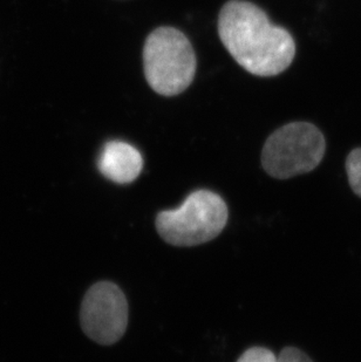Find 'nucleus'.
Masks as SVG:
<instances>
[{
  "label": "nucleus",
  "mask_w": 361,
  "mask_h": 362,
  "mask_svg": "<svg viewBox=\"0 0 361 362\" xmlns=\"http://www.w3.org/2000/svg\"><path fill=\"white\" fill-rule=\"evenodd\" d=\"M326 151V141L317 127L291 122L280 127L266 140L262 165L276 180H289L314 170Z\"/></svg>",
  "instance_id": "20e7f679"
},
{
  "label": "nucleus",
  "mask_w": 361,
  "mask_h": 362,
  "mask_svg": "<svg viewBox=\"0 0 361 362\" xmlns=\"http://www.w3.org/2000/svg\"><path fill=\"white\" fill-rule=\"evenodd\" d=\"M237 362H278V356L271 349L255 346L246 349Z\"/></svg>",
  "instance_id": "6e6552de"
},
{
  "label": "nucleus",
  "mask_w": 361,
  "mask_h": 362,
  "mask_svg": "<svg viewBox=\"0 0 361 362\" xmlns=\"http://www.w3.org/2000/svg\"><path fill=\"white\" fill-rule=\"evenodd\" d=\"M98 168L105 177L118 185H130L140 176L144 158L132 144L109 141L103 146Z\"/></svg>",
  "instance_id": "423d86ee"
},
{
  "label": "nucleus",
  "mask_w": 361,
  "mask_h": 362,
  "mask_svg": "<svg viewBox=\"0 0 361 362\" xmlns=\"http://www.w3.org/2000/svg\"><path fill=\"white\" fill-rule=\"evenodd\" d=\"M218 35L232 58L246 72L275 76L292 64L296 44L285 28L271 24L255 4L230 0L218 16Z\"/></svg>",
  "instance_id": "f257e3e1"
},
{
  "label": "nucleus",
  "mask_w": 361,
  "mask_h": 362,
  "mask_svg": "<svg viewBox=\"0 0 361 362\" xmlns=\"http://www.w3.org/2000/svg\"><path fill=\"white\" fill-rule=\"evenodd\" d=\"M82 331L99 345H114L128 326V303L122 291L112 281L89 287L80 308Z\"/></svg>",
  "instance_id": "39448f33"
},
{
  "label": "nucleus",
  "mask_w": 361,
  "mask_h": 362,
  "mask_svg": "<svg viewBox=\"0 0 361 362\" xmlns=\"http://www.w3.org/2000/svg\"><path fill=\"white\" fill-rule=\"evenodd\" d=\"M345 168L352 190L361 199V148H355L348 154Z\"/></svg>",
  "instance_id": "0eeeda50"
},
{
  "label": "nucleus",
  "mask_w": 361,
  "mask_h": 362,
  "mask_svg": "<svg viewBox=\"0 0 361 362\" xmlns=\"http://www.w3.org/2000/svg\"><path fill=\"white\" fill-rule=\"evenodd\" d=\"M228 205L210 190H197L175 210L161 211L155 219L157 233L173 246H197L215 240L228 223Z\"/></svg>",
  "instance_id": "7ed1b4c3"
},
{
  "label": "nucleus",
  "mask_w": 361,
  "mask_h": 362,
  "mask_svg": "<svg viewBox=\"0 0 361 362\" xmlns=\"http://www.w3.org/2000/svg\"><path fill=\"white\" fill-rule=\"evenodd\" d=\"M277 356H278V362H314L306 353L292 346H287L282 349V352Z\"/></svg>",
  "instance_id": "1a4fd4ad"
},
{
  "label": "nucleus",
  "mask_w": 361,
  "mask_h": 362,
  "mask_svg": "<svg viewBox=\"0 0 361 362\" xmlns=\"http://www.w3.org/2000/svg\"><path fill=\"white\" fill-rule=\"evenodd\" d=\"M197 60L187 37L174 28H159L146 39L144 76L150 88L162 96L184 92L194 80Z\"/></svg>",
  "instance_id": "f03ea898"
}]
</instances>
